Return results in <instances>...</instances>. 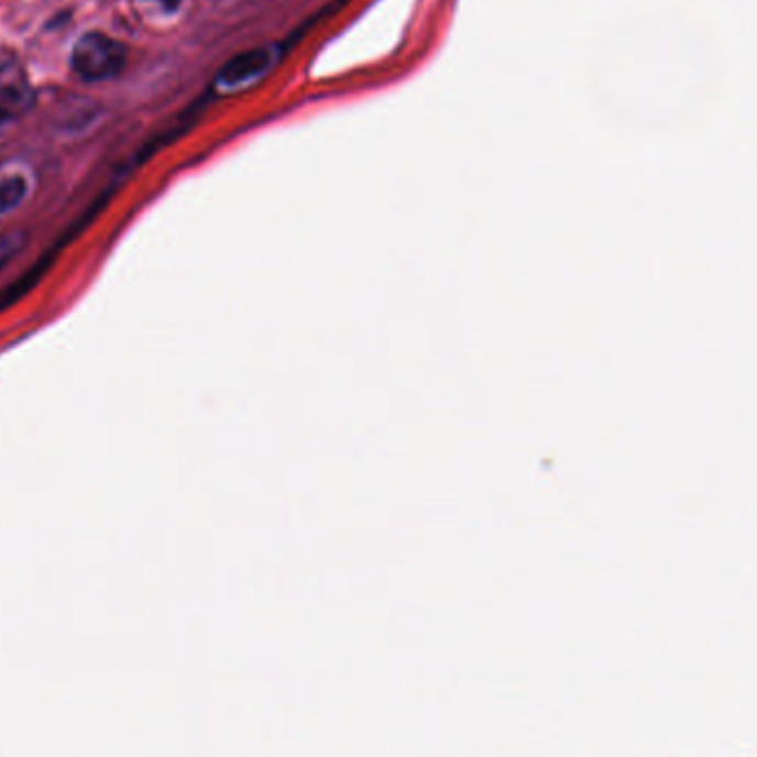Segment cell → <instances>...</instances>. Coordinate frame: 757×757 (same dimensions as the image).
<instances>
[{"label":"cell","mask_w":757,"mask_h":757,"mask_svg":"<svg viewBox=\"0 0 757 757\" xmlns=\"http://www.w3.org/2000/svg\"><path fill=\"white\" fill-rule=\"evenodd\" d=\"M272 67L270 50H249L233 56L218 74V83L224 87H238L263 76Z\"/></svg>","instance_id":"cell-3"},{"label":"cell","mask_w":757,"mask_h":757,"mask_svg":"<svg viewBox=\"0 0 757 757\" xmlns=\"http://www.w3.org/2000/svg\"><path fill=\"white\" fill-rule=\"evenodd\" d=\"M30 191V183L25 176H10L0 180V216L14 211Z\"/></svg>","instance_id":"cell-4"},{"label":"cell","mask_w":757,"mask_h":757,"mask_svg":"<svg viewBox=\"0 0 757 757\" xmlns=\"http://www.w3.org/2000/svg\"><path fill=\"white\" fill-rule=\"evenodd\" d=\"M23 244H25V235L21 231H12V233L0 235V270L8 267L17 259V254L23 249Z\"/></svg>","instance_id":"cell-5"},{"label":"cell","mask_w":757,"mask_h":757,"mask_svg":"<svg viewBox=\"0 0 757 757\" xmlns=\"http://www.w3.org/2000/svg\"><path fill=\"white\" fill-rule=\"evenodd\" d=\"M12 116H8V113H3V111H0V124H3V122H8Z\"/></svg>","instance_id":"cell-7"},{"label":"cell","mask_w":757,"mask_h":757,"mask_svg":"<svg viewBox=\"0 0 757 757\" xmlns=\"http://www.w3.org/2000/svg\"><path fill=\"white\" fill-rule=\"evenodd\" d=\"M34 100L36 94L28 72L14 61L0 63V111L8 116H17L30 109Z\"/></svg>","instance_id":"cell-2"},{"label":"cell","mask_w":757,"mask_h":757,"mask_svg":"<svg viewBox=\"0 0 757 757\" xmlns=\"http://www.w3.org/2000/svg\"><path fill=\"white\" fill-rule=\"evenodd\" d=\"M69 65L80 80L102 83L116 78L128 65V47L102 32H87L72 47Z\"/></svg>","instance_id":"cell-1"},{"label":"cell","mask_w":757,"mask_h":757,"mask_svg":"<svg viewBox=\"0 0 757 757\" xmlns=\"http://www.w3.org/2000/svg\"><path fill=\"white\" fill-rule=\"evenodd\" d=\"M156 3L163 8V12H167V14H174V12H178V10H180L183 0H156Z\"/></svg>","instance_id":"cell-6"}]
</instances>
